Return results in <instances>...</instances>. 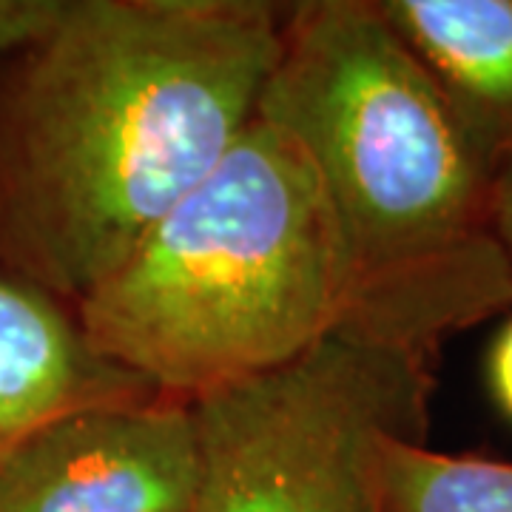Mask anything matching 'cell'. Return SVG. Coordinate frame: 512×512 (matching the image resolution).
I'll return each instance as SVG.
<instances>
[{"mask_svg": "<svg viewBox=\"0 0 512 512\" xmlns=\"http://www.w3.org/2000/svg\"><path fill=\"white\" fill-rule=\"evenodd\" d=\"M259 0H63L0 97V262L69 305L256 117L282 43Z\"/></svg>", "mask_w": 512, "mask_h": 512, "instance_id": "obj_1", "label": "cell"}, {"mask_svg": "<svg viewBox=\"0 0 512 512\" xmlns=\"http://www.w3.org/2000/svg\"><path fill=\"white\" fill-rule=\"evenodd\" d=\"M256 117L305 148L328 191L353 276L345 333L436 356L512 308L498 171L373 0L288 6Z\"/></svg>", "mask_w": 512, "mask_h": 512, "instance_id": "obj_2", "label": "cell"}, {"mask_svg": "<svg viewBox=\"0 0 512 512\" xmlns=\"http://www.w3.org/2000/svg\"><path fill=\"white\" fill-rule=\"evenodd\" d=\"M74 311L100 356L183 402L348 328V251L305 148L254 117Z\"/></svg>", "mask_w": 512, "mask_h": 512, "instance_id": "obj_3", "label": "cell"}, {"mask_svg": "<svg viewBox=\"0 0 512 512\" xmlns=\"http://www.w3.org/2000/svg\"><path fill=\"white\" fill-rule=\"evenodd\" d=\"M433 359L336 330L288 365L197 396L194 512H379L373 444H424Z\"/></svg>", "mask_w": 512, "mask_h": 512, "instance_id": "obj_4", "label": "cell"}, {"mask_svg": "<svg viewBox=\"0 0 512 512\" xmlns=\"http://www.w3.org/2000/svg\"><path fill=\"white\" fill-rule=\"evenodd\" d=\"M200 439L191 402L89 404L0 447V512H194Z\"/></svg>", "mask_w": 512, "mask_h": 512, "instance_id": "obj_5", "label": "cell"}, {"mask_svg": "<svg viewBox=\"0 0 512 512\" xmlns=\"http://www.w3.org/2000/svg\"><path fill=\"white\" fill-rule=\"evenodd\" d=\"M157 390L100 356L74 305L0 262V447L77 407Z\"/></svg>", "mask_w": 512, "mask_h": 512, "instance_id": "obj_6", "label": "cell"}, {"mask_svg": "<svg viewBox=\"0 0 512 512\" xmlns=\"http://www.w3.org/2000/svg\"><path fill=\"white\" fill-rule=\"evenodd\" d=\"M456 109L470 137L512 160V0H373Z\"/></svg>", "mask_w": 512, "mask_h": 512, "instance_id": "obj_7", "label": "cell"}, {"mask_svg": "<svg viewBox=\"0 0 512 512\" xmlns=\"http://www.w3.org/2000/svg\"><path fill=\"white\" fill-rule=\"evenodd\" d=\"M379 512H512V461L453 456L421 441L379 436L370 453Z\"/></svg>", "mask_w": 512, "mask_h": 512, "instance_id": "obj_8", "label": "cell"}, {"mask_svg": "<svg viewBox=\"0 0 512 512\" xmlns=\"http://www.w3.org/2000/svg\"><path fill=\"white\" fill-rule=\"evenodd\" d=\"M487 379H490L495 404L512 421V319L493 339L490 359H487Z\"/></svg>", "mask_w": 512, "mask_h": 512, "instance_id": "obj_9", "label": "cell"}, {"mask_svg": "<svg viewBox=\"0 0 512 512\" xmlns=\"http://www.w3.org/2000/svg\"><path fill=\"white\" fill-rule=\"evenodd\" d=\"M493 225L495 237L512 265V160L498 168L493 188Z\"/></svg>", "mask_w": 512, "mask_h": 512, "instance_id": "obj_10", "label": "cell"}]
</instances>
